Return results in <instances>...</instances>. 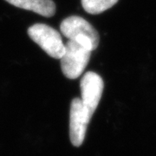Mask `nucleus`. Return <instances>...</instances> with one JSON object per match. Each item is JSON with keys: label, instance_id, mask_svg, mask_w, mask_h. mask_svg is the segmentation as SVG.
Listing matches in <instances>:
<instances>
[{"label": "nucleus", "instance_id": "obj_4", "mask_svg": "<svg viewBox=\"0 0 156 156\" xmlns=\"http://www.w3.org/2000/svg\"><path fill=\"white\" fill-rule=\"evenodd\" d=\"M92 115L93 114L84 106L81 99H73L69 115V137L71 143L75 147H80L83 144L87 127Z\"/></svg>", "mask_w": 156, "mask_h": 156}, {"label": "nucleus", "instance_id": "obj_7", "mask_svg": "<svg viewBox=\"0 0 156 156\" xmlns=\"http://www.w3.org/2000/svg\"><path fill=\"white\" fill-rule=\"evenodd\" d=\"M118 0H82V5L89 14H100L111 8Z\"/></svg>", "mask_w": 156, "mask_h": 156}, {"label": "nucleus", "instance_id": "obj_3", "mask_svg": "<svg viewBox=\"0 0 156 156\" xmlns=\"http://www.w3.org/2000/svg\"><path fill=\"white\" fill-rule=\"evenodd\" d=\"M28 35L51 57L61 59L63 56L65 44L60 33L54 28L44 23H36L28 29Z\"/></svg>", "mask_w": 156, "mask_h": 156}, {"label": "nucleus", "instance_id": "obj_1", "mask_svg": "<svg viewBox=\"0 0 156 156\" xmlns=\"http://www.w3.org/2000/svg\"><path fill=\"white\" fill-rule=\"evenodd\" d=\"M60 30L69 40H75L91 51L95 50L99 44L98 32L83 17L71 16L65 18L61 23Z\"/></svg>", "mask_w": 156, "mask_h": 156}, {"label": "nucleus", "instance_id": "obj_2", "mask_svg": "<svg viewBox=\"0 0 156 156\" xmlns=\"http://www.w3.org/2000/svg\"><path fill=\"white\" fill-rule=\"evenodd\" d=\"M91 50L75 40H69L65 44L64 54L61 57V69L69 79H76L89 63Z\"/></svg>", "mask_w": 156, "mask_h": 156}, {"label": "nucleus", "instance_id": "obj_5", "mask_svg": "<svg viewBox=\"0 0 156 156\" xmlns=\"http://www.w3.org/2000/svg\"><path fill=\"white\" fill-rule=\"evenodd\" d=\"M104 83L98 74L92 71L87 72L81 80L80 88L82 102L92 114H94L100 102Z\"/></svg>", "mask_w": 156, "mask_h": 156}, {"label": "nucleus", "instance_id": "obj_6", "mask_svg": "<svg viewBox=\"0 0 156 156\" xmlns=\"http://www.w3.org/2000/svg\"><path fill=\"white\" fill-rule=\"evenodd\" d=\"M18 8L28 10L41 16L50 17L55 15L56 5L52 0H5Z\"/></svg>", "mask_w": 156, "mask_h": 156}]
</instances>
